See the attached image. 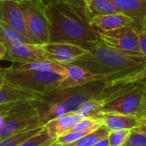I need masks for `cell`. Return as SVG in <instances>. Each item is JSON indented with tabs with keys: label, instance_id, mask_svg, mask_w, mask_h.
<instances>
[{
	"label": "cell",
	"instance_id": "6da1fadb",
	"mask_svg": "<svg viewBox=\"0 0 146 146\" xmlns=\"http://www.w3.org/2000/svg\"><path fill=\"white\" fill-rule=\"evenodd\" d=\"M50 21L49 43H70L89 50L100 42L98 33L85 10L64 3L46 4Z\"/></svg>",
	"mask_w": 146,
	"mask_h": 146
},
{
	"label": "cell",
	"instance_id": "7a4b0ae2",
	"mask_svg": "<svg viewBox=\"0 0 146 146\" xmlns=\"http://www.w3.org/2000/svg\"><path fill=\"white\" fill-rule=\"evenodd\" d=\"M74 64L95 74L111 75L116 80L133 74L144 68L146 59L140 55L114 49L100 41Z\"/></svg>",
	"mask_w": 146,
	"mask_h": 146
},
{
	"label": "cell",
	"instance_id": "3957f363",
	"mask_svg": "<svg viewBox=\"0 0 146 146\" xmlns=\"http://www.w3.org/2000/svg\"><path fill=\"white\" fill-rule=\"evenodd\" d=\"M107 88L108 82L96 81L43 94L38 103L39 115L46 123L58 116L77 112L87 101L104 98Z\"/></svg>",
	"mask_w": 146,
	"mask_h": 146
},
{
	"label": "cell",
	"instance_id": "277c9868",
	"mask_svg": "<svg viewBox=\"0 0 146 146\" xmlns=\"http://www.w3.org/2000/svg\"><path fill=\"white\" fill-rule=\"evenodd\" d=\"M103 112L118 113L137 117L145 122L146 116V89L137 83L108 86L102 98Z\"/></svg>",
	"mask_w": 146,
	"mask_h": 146
},
{
	"label": "cell",
	"instance_id": "5b68a950",
	"mask_svg": "<svg viewBox=\"0 0 146 146\" xmlns=\"http://www.w3.org/2000/svg\"><path fill=\"white\" fill-rule=\"evenodd\" d=\"M4 80L17 88L46 94L57 89L65 76L50 72L35 70H15L12 68H0Z\"/></svg>",
	"mask_w": 146,
	"mask_h": 146
},
{
	"label": "cell",
	"instance_id": "8992f818",
	"mask_svg": "<svg viewBox=\"0 0 146 146\" xmlns=\"http://www.w3.org/2000/svg\"><path fill=\"white\" fill-rule=\"evenodd\" d=\"M38 100L15 103L4 114V122L0 127V140L21 131L44 126L38 110Z\"/></svg>",
	"mask_w": 146,
	"mask_h": 146
},
{
	"label": "cell",
	"instance_id": "52a82bcc",
	"mask_svg": "<svg viewBox=\"0 0 146 146\" xmlns=\"http://www.w3.org/2000/svg\"><path fill=\"white\" fill-rule=\"evenodd\" d=\"M27 29L33 41L38 44L50 42V21L44 0H27L19 3Z\"/></svg>",
	"mask_w": 146,
	"mask_h": 146
},
{
	"label": "cell",
	"instance_id": "ba28073f",
	"mask_svg": "<svg viewBox=\"0 0 146 146\" xmlns=\"http://www.w3.org/2000/svg\"><path fill=\"white\" fill-rule=\"evenodd\" d=\"M97 31L100 41L108 46L124 52L143 56L139 46L137 30L133 24L109 32Z\"/></svg>",
	"mask_w": 146,
	"mask_h": 146
},
{
	"label": "cell",
	"instance_id": "9c48e42d",
	"mask_svg": "<svg viewBox=\"0 0 146 146\" xmlns=\"http://www.w3.org/2000/svg\"><path fill=\"white\" fill-rule=\"evenodd\" d=\"M3 60L15 64L29 63L39 61H50V53L43 44H14L7 46Z\"/></svg>",
	"mask_w": 146,
	"mask_h": 146
},
{
	"label": "cell",
	"instance_id": "30bf717a",
	"mask_svg": "<svg viewBox=\"0 0 146 146\" xmlns=\"http://www.w3.org/2000/svg\"><path fill=\"white\" fill-rule=\"evenodd\" d=\"M63 66L66 68L68 74L61 82L56 90H63L66 88L82 86L96 81L109 82L115 80V78L111 75L95 74L85 68H82L74 63L63 64Z\"/></svg>",
	"mask_w": 146,
	"mask_h": 146
},
{
	"label": "cell",
	"instance_id": "8fae6325",
	"mask_svg": "<svg viewBox=\"0 0 146 146\" xmlns=\"http://www.w3.org/2000/svg\"><path fill=\"white\" fill-rule=\"evenodd\" d=\"M0 21L17 30L33 41L27 29L26 20L19 3L11 0H0Z\"/></svg>",
	"mask_w": 146,
	"mask_h": 146
},
{
	"label": "cell",
	"instance_id": "7c38bea8",
	"mask_svg": "<svg viewBox=\"0 0 146 146\" xmlns=\"http://www.w3.org/2000/svg\"><path fill=\"white\" fill-rule=\"evenodd\" d=\"M43 46L50 53V61L62 64L74 63L87 51L83 47L70 43H48Z\"/></svg>",
	"mask_w": 146,
	"mask_h": 146
},
{
	"label": "cell",
	"instance_id": "4fadbf2b",
	"mask_svg": "<svg viewBox=\"0 0 146 146\" xmlns=\"http://www.w3.org/2000/svg\"><path fill=\"white\" fill-rule=\"evenodd\" d=\"M84 117L80 114L69 113L48 121L44 124V128L49 136L56 140L59 136L68 133Z\"/></svg>",
	"mask_w": 146,
	"mask_h": 146
},
{
	"label": "cell",
	"instance_id": "5bb4252c",
	"mask_svg": "<svg viewBox=\"0 0 146 146\" xmlns=\"http://www.w3.org/2000/svg\"><path fill=\"white\" fill-rule=\"evenodd\" d=\"M90 23L98 31L109 32L132 25L134 23V21L122 13H117L112 15H94L91 18Z\"/></svg>",
	"mask_w": 146,
	"mask_h": 146
},
{
	"label": "cell",
	"instance_id": "9a60e30c",
	"mask_svg": "<svg viewBox=\"0 0 146 146\" xmlns=\"http://www.w3.org/2000/svg\"><path fill=\"white\" fill-rule=\"evenodd\" d=\"M99 122L110 131L132 130L140 127L144 123L135 116L110 112H104Z\"/></svg>",
	"mask_w": 146,
	"mask_h": 146
},
{
	"label": "cell",
	"instance_id": "2e32d148",
	"mask_svg": "<svg viewBox=\"0 0 146 146\" xmlns=\"http://www.w3.org/2000/svg\"><path fill=\"white\" fill-rule=\"evenodd\" d=\"M121 13L131 17L137 27L144 26L146 19V0H111Z\"/></svg>",
	"mask_w": 146,
	"mask_h": 146
},
{
	"label": "cell",
	"instance_id": "e0dca14e",
	"mask_svg": "<svg viewBox=\"0 0 146 146\" xmlns=\"http://www.w3.org/2000/svg\"><path fill=\"white\" fill-rule=\"evenodd\" d=\"M43 94L17 88L6 82L5 86L0 90V105L9 104L17 102L40 100Z\"/></svg>",
	"mask_w": 146,
	"mask_h": 146
},
{
	"label": "cell",
	"instance_id": "ac0fdd59",
	"mask_svg": "<svg viewBox=\"0 0 146 146\" xmlns=\"http://www.w3.org/2000/svg\"><path fill=\"white\" fill-rule=\"evenodd\" d=\"M13 69L15 70H35V71H42V72H50L56 73L63 76H67L68 71L63 64L53 62V61H39L29 63L23 64H16L15 66H11Z\"/></svg>",
	"mask_w": 146,
	"mask_h": 146
},
{
	"label": "cell",
	"instance_id": "d6986e66",
	"mask_svg": "<svg viewBox=\"0 0 146 146\" xmlns=\"http://www.w3.org/2000/svg\"><path fill=\"white\" fill-rule=\"evenodd\" d=\"M0 44L5 48L14 44H36L32 39L0 21Z\"/></svg>",
	"mask_w": 146,
	"mask_h": 146
},
{
	"label": "cell",
	"instance_id": "ffe728a7",
	"mask_svg": "<svg viewBox=\"0 0 146 146\" xmlns=\"http://www.w3.org/2000/svg\"><path fill=\"white\" fill-rule=\"evenodd\" d=\"M102 105H103L102 98L92 99L85 103L76 113L80 114L84 118L92 119L99 122V120L104 113L102 111Z\"/></svg>",
	"mask_w": 146,
	"mask_h": 146
},
{
	"label": "cell",
	"instance_id": "44dd1931",
	"mask_svg": "<svg viewBox=\"0 0 146 146\" xmlns=\"http://www.w3.org/2000/svg\"><path fill=\"white\" fill-rule=\"evenodd\" d=\"M44 126L38 127L33 129H27L15 133L2 140H0V146H18L31 137L36 135L44 129Z\"/></svg>",
	"mask_w": 146,
	"mask_h": 146
},
{
	"label": "cell",
	"instance_id": "7402d4cb",
	"mask_svg": "<svg viewBox=\"0 0 146 146\" xmlns=\"http://www.w3.org/2000/svg\"><path fill=\"white\" fill-rule=\"evenodd\" d=\"M110 130L104 125H102L99 128L93 131L92 133L84 136L83 138L68 145H63L64 146H92L100 140L108 138Z\"/></svg>",
	"mask_w": 146,
	"mask_h": 146
},
{
	"label": "cell",
	"instance_id": "603a6c76",
	"mask_svg": "<svg viewBox=\"0 0 146 146\" xmlns=\"http://www.w3.org/2000/svg\"><path fill=\"white\" fill-rule=\"evenodd\" d=\"M90 12L92 16L94 15H112L121 13L111 0H92Z\"/></svg>",
	"mask_w": 146,
	"mask_h": 146
},
{
	"label": "cell",
	"instance_id": "cb8c5ba5",
	"mask_svg": "<svg viewBox=\"0 0 146 146\" xmlns=\"http://www.w3.org/2000/svg\"><path fill=\"white\" fill-rule=\"evenodd\" d=\"M129 83H137L141 85L145 89H146V66L139 70V72L126 76L122 77L121 79H116L111 81L108 82V86H115V85H125V84H129Z\"/></svg>",
	"mask_w": 146,
	"mask_h": 146
},
{
	"label": "cell",
	"instance_id": "d4e9b609",
	"mask_svg": "<svg viewBox=\"0 0 146 146\" xmlns=\"http://www.w3.org/2000/svg\"><path fill=\"white\" fill-rule=\"evenodd\" d=\"M55 140H53L49 134L47 133L45 128L37 133L36 135L31 137L22 144H21L18 146H49L50 144H52Z\"/></svg>",
	"mask_w": 146,
	"mask_h": 146
},
{
	"label": "cell",
	"instance_id": "484cf974",
	"mask_svg": "<svg viewBox=\"0 0 146 146\" xmlns=\"http://www.w3.org/2000/svg\"><path fill=\"white\" fill-rule=\"evenodd\" d=\"M99 127H92L90 129L85 130V131H80V132H72V133H65L63 135L59 136L56 139V142L59 145H68V144H71L81 138H83L84 136L92 133L93 131L97 130Z\"/></svg>",
	"mask_w": 146,
	"mask_h": 146
},
{
	"label": "cell",
	"instance_id": "4316f807",
	"mask_svg": "<svg viewBox=\"0 0 146 146\" xmlns=\"http://www.w3.org/2000/svg\"><path fill=\"white\" fill-rule=\"evenodd\" d=\"M122 146H146V133L140 127L132 129L127 140Z\"/></svg>",
	"mask_w": 146,
	"mask_h": 146
},
{
	"label": "cell",
	"instance_id": "83f0119b",
	"mask_svg": "<svg viewBox=\"0 0 146 146\" xmlns=\"http://www.w3.org/2000/svg\"><path fill=\"white\" fill-rule=\"evenodd\" d=\"M131 130L110 131L108 136L110 146H122L127 140Z\"/></svg>",
	"mask_w": 146,
	"mask_h": 146
},
{
	"label": "cell",
	"instance_id": "f1b7e54d",
	"mask_svg": "<svg viewBox=\"0 0 146 146\" xmlns=\"http://www.w3.org/2000/svg\"><path fill=\"white\" fill-rule=\"evenodd\" d=\"M135 27H136L137 33H138L139 46L141 54L143 55V56L146 59V32L145 31V29H144V26H141V27L135 26Z\"/></svg>",
	"mask_w": 146,
	"mask_h": 146
},
{
	"label": "cell",
	"instance_id": "f546056e",
	"mask_svg": "<svg viewBox=\"0 0 146 146\" xmlns=\"http://www.w3.org/2000/svg\"><path fill=\"white\" fill-rule=\"evenodd\" d=\"M44 2L46 4L47 3H68V4L74 5V6H75V7H77L79 9H81L85 10L92 17V15H91L90 11L88 10V9L86 8L85 3L82 0H44Z\"/></svg>",
	"mask_w": 146,
	"mask_h": 146
},
{
	"label": "cell",
	"instance_id": "4dcf8cb0",
	"mask_svg": "<svg viewBox=\"0 0 146 146\" xmlns=\"http://www.w3.org/2000/svg\"><path fill=\"white\" fill-rule=\"evenodd\" d=\"M92 146H110L108 138H106V139H104L100 140L99 142L96 143L95 145H93Z\"/></svg>",
	"mask_w": 146,
	"mask_h": 146
},
{
	"label": "cell",
	"instance_id": "1f68e13d",
	"mask_svg": "<svg viewBox=\"0 0 146 146\" xmlns=\"http://www.w3.org/2000/svg\"><path fill=\"white\" fill-rule=\"evenodd\" d=\"M5 52H6V49H5V47H4L3 44H0V61H1V60H3V56H4Z\"/></svg>",
	"mask_w": 146,
	"mask_h": 146
},
{
	"label": "cell",
	"instance_id": "d6a6232c",
	"mask_svg": "<svg viewBox=\"0 0 146 146\" xmlns=\"http://www.w3.org/2000/svg\"><path fill=\"white\" fill-rule=\"evenodd\" d=\"M5 85H6V81H5L4 79L3 78L2 74H1V72H0V90H2V89L5 86Z\"/></svg>",
	"mask_w": 146,
	"mask_h": 146
},
{
	"label": "cell",
	"instance_id": "836d02e7",
	"mask_svg": "<svg viewBox=\"0 0 146 146\" xmlns=\"http://www.w3.org/2000/svg\"><path fill=\"white\" fill-rule=\"evenodd\" d=\"M12 104H4V105H0V112L1 111H3V110H7V109H9V107H10V105H11Z\"/></svg>",
	"mask_w": 146,
	"mask_h": 146
},
{
	"label": "cell",
	"instance_id": "e575fe53",
	"mask_svg": "<svg viewBox=\"0 0 146 146\" xmlns=\"http://www.w3.org/2000/svg\"><path fill=\"white\" fill-rule=\"evenodd\" d=\"M84 3H85V4H86V8L88 9V10L90 11V5H91V3H92V0H82ZM91 13V12H90ZM92 15V14H91Z\"/></svg>",
	"mask_w": 146,
	"mask_h": 146
},
{
	"label": "cell",
	"instance_id": "d590c367",
	"mask_svg": "<svg viewBox=\"0 0 146 146\" xmlns=\"http://www.w3.org/2000/svg\"><path fill=\"white\" fill-rule=\"evenodd\" d=\"M56 145H57V143H56V140H55L52 144H50L49 146H56Z\"/></svg>",
	"mask_w": 146,
	"mask_h": 146
},
{
	"label": "cell",
	"instance_id": "8d00e7d4",
	"mask_svg": "<svg viewBox=\"0 0 146 146\" xmlns=\"http://www.w3.org/2000/svg\"><path fill=\"white\" fill-rule=\"evenodd\" d=\"M11 1H15V2H17V3H21V2H23V1H27V0H11Z\"/></svg>",
	"mask_w": 146,
	"mask_h": 146
},
{
	"label": "cell",
	"instance_id": "74e56055",
	"mask_svg": "<svg viewBox=\"0 0 146 146\" xmlns=\"http://www.w3.org/2000/svg\"><path fill=\"white\" fill-rule=\"evenodd\" d=\"M144 29H145V31L146 32V19L145 20V22H144Z\"/></svg>",
	"mask_w": 146,
	"mask_h": 146
},
{
	"label": "cell",
	"instance_id": "f35d334b",
	"mask_svg": "<svg viewBox=\"0 0 146 146\" xmlns=\"http://www.w3.org/2000/svg\"><path fill=\"white\" fill-rule=\"evenodd\" d=\"M56 146H64L63 145H59V144H57V145Z\"/></svg>",
	"mask_w": 146,
	"mask_h": 146
},
{
	"label": "cell",
	"instance_id": "ab89813d",
	"mask_svg": "<svg viewBox=\"0 0 146 146\" xmlns=\"http://www.w3.org/2000/svg\"><path fill=\"white\" fill-rule=\"evenodd\" d=\"M145 122H146V116H145Z\"/></svg>",
	"mask_w": 146,
	"mask_h": 146
}]
</instances>
